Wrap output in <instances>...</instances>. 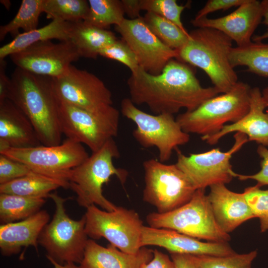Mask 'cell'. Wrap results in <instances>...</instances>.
I'll use <instances>...</instances> for the list:
<instances>
[{
  "label": "cell",
  "mask_w": 268,
  "mask_h": 268,
  "mask_svg": "<svg viewBox=\"0 0 268 268\" xmlns=\"http://www.w3.org/2000/svg\"><path fill=\"white\" fill-rule=\"evenodd\" d=\"M262 94L263 96V99L264 100V102L267 106V107H268V86L266 87L262 91Z\"/></svg>",
  "instance_id": "46"
},
{
  "label": "cell",
  "mask_w": 268,
  "mask_h": 268,
  "mask_svg": "<svg viewBox=\"0 0 268 268\" xmlns=\"http://www.w3.org/2000/svg\"><path fill=\"white\" fill-rule=\"evenodd\" d=\"M234 137L233 146L225 152L217 148L186 156L178 148L176 149L177 158L175 164L196 190H205L218 184H228L237 177V173L232 170L230 159L249 141L246 135L239 132L236 133Z\"/></svg>",
  "instance_id": "13"
},
{
  "label": "cell",
  "mask_w": 268,
  "mask_h": 268,
  "mask_svg": "<svg viewBox=\"0 0 268 268\" xmlns=\"http://www.w3.org/2000/svg\"><path fill=\"white\" fill-rule=\"evenodd\" d=\"M0 154L25 164L36 173L68 183L70 171L89 156L82 144L68 138L59 145L8 148Z\"/></svg>",
  "instance_id": "11"
},
{
  "label": "cell",
  "mask_w": 268,
  "mask_h": 268,
  "mask_svg": "<svg viewBox=\"0 0 268 268\" xmlns=\"http://www.w3.org/2000/svg\"><path fill=\"white\" fill-rule=\"evenodd\" d=\"M153 250L142 247L136 254L123 252L109 244L104 247L88 239L80 268H140L153 258Z\"/></svg>",
  "instance_id": "23"
},
{
  "label": "cell",
  "mask_w": 268,
  "mask_h": 268,
  "mask_svg": "<svg viewBox=\"0 0 268 268\" xmlns=\"http://www.w3.org/2000/svg\"><path fill=\"white\" fill-rule=\"evenodd\" d=\"M266 108L260 88H252L248 113L238 121L225 125L219 132L201 138L208 144L213 145L225 135L233 132H239L246 135L249 141H255L259 145L268 146V107L265 112Z\"/></svg>",
  "instance_id": "19"
},
{
  "label": "cell",
  "mask_w": 268,
  "mask_h": 268,
  "mask_svg": "<svg viewBox=\"0 0 268 268\" xmlns=\"http://www.w3.org/2000/svg\"><path fill=\"white\" fill-rule=\"evenodd\" d=\"M6 62L0 60V102L8 98L11 84L10 78L6 73Z\"/></svg>",
  "instance_id": "41"
},
{
  "label": "cell",
  "mask_w": 268,
  "mask_h": 268,
  "mask_svg": "<svg viewBox=\"0 0 268 268\" xmlns=\"http://www.w3.org/2000/svg\"><path fill=\"white\" fill-rule=\"evenodd\" d=\"M143 20L149 29L166 46L179 50L187 43L189 33L155 13L146 12Z\"/></svg>",
  "instance_id": "31"
},
{
  "label": "cell",
  "mask_w": 268,
  "mask_h": 268,
  "mask_svg": "<svg viewBox=\"0 0 268 268\" xmlns=\"http://www.w3.org/2000/svg\"><path fill=\"white\" fill-rule=\"evenodd\" d=\"M246 0H209L196 14L194 19L206 17L210 13L219 10H226L233 6H239Z\"/></svg>",
  "instance_id": "39"
},
{
  "label": "cell",
  "mask_w": 268,
  "mask_h": 268,
  "mask_svg": "<svg viewBox=\"0 0 268 268\" xmlns=\"http://www.w3.org/2000/svg\"><path fill=\"white\" fill-rule=\"evenodd\" d=\"M225 185L218 184L210 186L207 198L216 222L223 231L229 233L256 217L244 193L232 192Z\"/></svg>",
  "instance_id": "20"
},
{
  "label": "cell",
  "mask_w": 268,
  "mask_h": 268,
  "mask_svg": "<svg viewBox=\"0 0 268 268\" xmlns=\"http://www.w3.org/2000/svg\"><path fill=\"white\" fill-rule=\"evenodd\" d=\"M121 2L124 13L130 17V19L141 17L139 15L141 10V0H122Z\"/></svg>",
  "instance_id": "42"
},
{
  "label": "cell",
  "mask_w": 268,
  "mask_h": 268,
  "mask_svg": "<svg viewBox=\"0 0 268 268\" xmlns=\"http://www.w3.org/2000/svg\"><path fill=\"white\" fill-rule=\"evenodd\" d=\"M121 109L122 115L136 125L133 132L134 139L144 148L156 147L162 162L169 160L174 149L190 140V134L183 131L173 115L147 113L137 108L130 98L122 100Z\"/></svg>",
  "instance_id": "8"
},
{
  "label": "cell",
  "mask_w": 268,
  "mask_h": 268,
  "mask_svg": "<svg viewBox=\"0 0 268 268\" xmlns=\"http://www.w3.org/2000/svg\"><path fill=\"white\" fill-rule=\"evenodd\" d=\"M115 28L134 53L139 67L151 74H160L171 60L178 58V51L164 44L147 27L142 17L125 18Z\"/></svg>",
  "instance_id": "15"
},
{
  "label": "cell",
  "mask_w": 268,
  "mask_h": 268,
  "mask_svg": "<svg viewBox=\"0 0 268 268\" xmlns=\"http://www.w3.org/2000/svg\"><path fill=\"white\" fill-rule=\"evenodd\" d=\"M143 200L154 206L158 213H166L184 205L196 190L176 164H166L151 158L143 162Z\"/></svg>",
  "instance_id": "9"
},
{
  "label": "cell",
  "mask_w": 268,
  "mask_h": 268,
  "mask_svg": "<svg viewBox=\"0 0 268 268\" xmlns=\"http://www.w3.org/2000/svg\"><path fill=\"white\" fill-rule=\"evenodd\" d=\"M10 79L7 99L30 120L41 144H61L63 134L59 123V101L53 78L16 67Z\"/></svg>",
  "instance_id": "2"
},
{
  "label": "cell",
  "mask_w": 268,
  "mask_h": 268,
  "mask_svg": "<svg viewBox=\"0 0 268 268\" xmlns=\"http://www.w3.org/2000/svg\"><path fill=\"white\" fill-rule=\"evenodd\" d=\"M141 10L155 13L187 31L182 20V12L190 4L179 5L176 0H141Z\"/></svg>",
  "instance_id": "34"
},
{
  "label": "cell",
  "mask_w": 268,
  "mask_h": 268,
  "mask_svg": "<svg viewBox=\"0 0 268 268\" xmlns=\"http://www.w3.org/2000/svg\"><path fill=\"white\" fill-rule=\"evenodd\" d=\"M55 202L56 211L53 219L41 232L38 243L47 252V258L64 265L68 263L79 264L83 260L88 241L85 231L84 215L75 220L67 214L63 198L56 193L49 196Z\"/></svg>",
  "instance_id": "7"
},
{
  "label": "cell",
  "mask_w": 268,
  "mask_h": 268,
  "mask_svg": "<svg viewBox=\"0 0 268 268\" xmlns=\"http://www.w3.org/2000/svg\"><path fill=\"white\" fill-rule=\"evenodd\" d=\"M252 88L238 81L228 92L207 99L196 109L179 114L176 120L183 131L201 137L219 132L228 122L235 123L249 112Z\"/></svg>",
  "instance_id": "5"
},
{
  "label": "cell",
  "mask_w": 268,
  "mask_h": 268,
  "mask_svg": "<svg viewBox=\"0 0 268 268\" xmlns=\"http://www.w3.org/2000/svg\"><path fill=\"white\" fill-rule=\"evenodd\" d=\"M264 12L262 23L266 25L268 29L262 35H255L253 37L254 42H262L264 40L268 39V0H264Z\"/></svg>",
  "instance_id": "44"
},
{
  "label": "cell",
  "mask_w": 268,
  "mask_h": 268,
  "mask_svg": "<svg viewBox=\"0 0 268 268\" xmlns=\"http://www.w3.org/2000/svg\"><path fill=\"white\" fill-rule=\"evenodd\" d=\"M48 259L53 265L54 268H80L79 266H78L73 263H68L62 265L51 259L48 258Z\"/></svg>",
  "instance_id": "45"
},
{
  "label": "cell",
  "mask_w": 268,
  "mask_h": 268,
  "mask_svg": "<svg viewBox=\"0 0 268 268\" xmlns=\"http://www.w3.org/2000/svg\"><path fill=\"white\" fill-rule=\"evenodd\" d=\"M32 123L9 99L0 102V151L40 145Z\"/></svg>",
  "instance_id": "21"
},
{
  "label": "cell",
  "mask_w": 268,
  "mask_h": 268,
  "mask_svg": "<svg viewBox=\"0 0 268 268\" xmlns=\"http://www.w3.org/2000/svg\"><path fill=\"white\" fill-rule=\"evenodd\" d=\"M118 40L113 32L80 21L71 22L69 41L80 57L96 59L100 52Z\"/></svg>",
  "instance_id": "24"
},
{
  "label": "cell",
  "mask_w": 268,
  "mask_h": 268,
  "mask_svg": "<svg viewBox=\"0 0 268 268\" xmlns=\"http://www.w3.org/2000/svg\"><path fill=\"white\" fill-rule=\"evenodd\" d=\"M85 231L94 239L104 238L120 251L131 254L142 248L143 222L133 209L118 206L113 211L101 210L96 205L86 208Z\"/></svg>",
  "instance_id": "10"
},
{
  "label": "cell",
  "mask_w": 268,
  "mask_h": 268,
  "mask_svg": "<svg viewBox=\"0 0 268 268\" xmlns=\"http://www.w3.org/2000/svg\"><path fill=\"white\" fill-rule=\"evenodd\" d=\"M258 255L257 250L248 253L227 256L191 255L197 268H251L252 264Z\"/></svg>",
  "instance_id": "33"
},
{
  "label": "cell",
  "mask_w": 268,
  "mask_h": 268,
  "mask_svg": "<svg viewBox=\"0 0 268 268\" xmlns=\"http://www.w3.org/2000/svg\"><path fill=\"white\" fill-rule=\"evenodd\" d=\"M140 268H175V266L168 255L155 249L151 260L142 265Z\"/></svg>",
  "instance_id": "40"
},
{
  "label": "cell",
  "mask_w": 268,
  "mask_h": 268,
  "mask_svg": "<svg viewBox=\"0 0 268 268\" xmlns=\"http://www.w3.org/2000/svg\"><path fill=\"white\" fill-rule=\"evenodd\" d=\"M89 10L86 23L107 29L112 25H119L125 18L121 0H89Z\"/></svg>",
  "instance_id": "30"
},
{
  "label": "cell",
  "mask_w": 268,
  "mask_h": 268,
  "mask_svg": "<svg viewBox=\"0 0 268 268\" xmlns=\"http://www.w3.org/2000/svg\"><path fill=\"white\" fill-rule=\"evenodd\" d=\"M9 57L17 67L52 78L63 74L80 58L69 40L58 43L51 40L40 41Z\"/></svg>",
  "instance_id": "16"
},
{
  "label": "cell",
  "mask_w": 268,
  "mask_h": 268,
  "mask_svg": "<svg viewBox=\"0 0 268 268\" xmlns=\"http://www.w3.org/2000/svg\"><path fill=\"white\" fill-rule=\"evenodd\" d=\"M43 0H23L14 17L5 25L0 27V40H3L8 34L14 37L20 34L22 29L24 32L37 28L39 18L43 12Z\"/></svg>",
  "instance_id": "29"
},
{
  "label": "cell",
  "mask_w": 268,
  "mask_h": 268,
  "mask_svg": "<svg viewBox=\"0 0 268 268\" xmlns=\"http://www.w3.org/2000/svg\"><path fill=\"white\" fill-rule=\"evenodd\" d=\"M243 193L254 215L260 219L261 232L268 231V190H261L255 185L246 188Z\"/></svg>",
  "instance_id": "35"
},
{
  "label": "cell",
  "mask_w": 268,
  "mask_h": 268,
  "mask_svg": "<svg viewBox=\"0 0 268 268\" xmlns=\"http://www.w3.org/2000/svg\"><path fill=\"white\" fill-rule=\"evenodd\" d=\"M71 24V22L56 19L41 28L19 34L12 41L0 47V60L40 41L52 39L60 41L69 40Z\"/></svg>",
  "instance_id": "25"
},
{
  "label": "cell",
  "mask_w": 268,
  "mask_h": 268,
  "mask_svg": "<svg viewBox=\"0 0 268 268\" xmlns=\"http://www.w3.org/2000/svg\"><path fill=\"white\" fill-rule=\"evenodd\" d=\"M45 199L0 194V221L2 224L24 219L40 210Z\"/></svg>",
  "instance_id": "28"
},
{
  "label": "cell",
  "mask_w": 268,
  "mask_h": 268,
  "mask_svg": "<svg viewBox=\"0 0 268 268\" xmlns=\"http://www.w3.org/2000/svg\"><path fill=\"white\" fill-rule=\"evenodd\" d=\"M69 188L67 182L34 173L0 185V194L47 198L58 188Z\"/></svg>",
  "instance_id": "26"
},
{
  "label": "cell",
  "mask_w": 268,
  "mask_h": 268,
  "mask_svg": "<svg viewBox=\"0 0 268 268\" xmlns=\"http://www.w3.org/2000/svg\"><path fill=\"white\" fill-rule=\"evenodd\" d=\"M156 246L170 254L224 256L236 252L227 243L203 242L176 231L143 226L141 246Z\"/></svg>",
  "instance_id": "18"
},
{
  "label": "cell",
  "mask_w": 268,
  "mask_h": 268,
  "mask_svg": "<svg viewBox=\"0 0 268 268\" xmlns=\"http://www.w3.org/2000/svg\"><path fill=\"white\" fill-rule=\"evenodd\" d=\"M146 220L151 227L174 230L199 240L216 243L230 240L216 222L204 189L196 190L188 202L175 209L149 213Z\"/></svg>",
  "instance_id": "6"
},
{
  "label": "cell",
  "mask_w": 268,
  "mask_h": 268,
  "mask_svg": "<svg viewBox=\"0 0 268 268\" xmlns=\"http://www.w3.org/2000/svg\"><path fill=\"white\" fill-rule=\"evenodd\" d=\"M263 0H246L238 8L224 16L209 18L207 16L193 19L191 24L197 28H209L222 32L237 44L245 46L252 42V37L262 23Z\"/></svg>",
  "instance_id": "17"
},
{
  "label": "cell",
  "mask_w": 268,
  "mask_h": 268,
  "mask_svg": "<svg viewBox=\"0 0 268 268\" xmlns=\"http://www.w3.org/2000/svg\"><path fill=\"white\" fill-rule=\"evenodd\" d=\"M59 115L62 134L86 145L92 152L99 150L118 133L120 112L116 108L107 113L95 114L59 101Z\"/></svg>",
  "instance_id": "12"
},
{
  "label": "cell",
  "mask_w": 268,
  "mask_h": 268,
  "mask_svg": "<svg viewBox=\"0 0 268 268\" xmlns=\"http://www.w3.org/2000/svg\"><path fill=\"white\" fill-rule=\"evenodd\" d=\"M232 47V40L219 30L197 28L178 51V60L203 70L219 92L225 93L238 82L229 61Z\"/></svg>",
  "instance_id": "3"
},
{
  "label": "cell",
  "mask_w": 268,
  "mask_h": 268,
  "mask_svg": "<svg viewBox=\"0 0 268 268\" xmlns=\"http://www.w3.org/2000/svg\"><path fill=\"white\" fill-rule=\"evenodd\" d=\"M127 85L133 103L146 105L156 115H174L182 108L191 111L220 93L214 86L202 87L190 65L177 59L157 75L139 67L131 73Z\"/></svg>",
  "instance_id": "1"
},
{
  "label": "cell",
  "mask_w": 268,
  "mask_h": 268,
  "mask_svg": "<svg viewBox=\"0 0 268 268\" xmlns=\"http://www.w3.org/2000/svg\"><path fill=\"white\" fill-rule=\"evenodd\" d=\"M59 101L95 113L113 111L112 93L97 76L71 65L62 75L53 78Z\"/></svg>",
  "instance_id": "14"
},
{
  "label": "cell",
  "mask_w": 268,
  "mask_h": 268,
  "mask_svg": "<svg viewBox=\"0 0 268 268\" xmlns=\"http://www.w3.org/2000/svg\"><path fill=\"white\" fill-rule=\"evenodd\" d=\"M257 153L262 158L261 169L258 173L253 175H237V177L241 181L252 179L257 181L256 185L259 188L268 185V149L265 146L259 145L257 150Z\"/></svg>",
  "instance_id": "38"
},
{
  "label": "cell",
  "mask_w": 268,
  "mask_h": 268,
  "mask_svg": "<svg viewBox=\"0 0 268 268\" xmlns=\"http://www.w3.org/2000/svg\"><path fill=\"white\" fill-rule=\"evenodd\" d=\"M229 58L233 68L246 66L248 71L268 77V44L252 41L245 46L232 47Z\"/></svg>",
  "instance_id": "27"
},
{
  "label": "cell",
  "mask_w": 268,
  "mask_h": 268,
  "mask_svg": "<svg viewBox=\"0 0 268 268\" xmlns=\"http://www.w3.org/2000/svg\"><path fill=\"white\" fill-rule=\"evenodd\" d=\"M49 219L48 213L42 210L21 221L1 225L0 248L2 255L16 254L21 248L29 246L37 251L39 237Z\"/></svg>",
  "instance_id": "22"
},
{
  "label": "cell",
  "mask_w": 268,
  "mask_h": 268,
  "mask_svg": "<svg viewBox=\"0 0 268 268\" xmlns=\"http://www.w3.org/2000/svg\"><path fill=\"white\" fill-rule=\"evenodd\" d=\"M42 10L48 18L75 22L86 18L89 4L85 0H43Z\"/></svg>",
  "instance_id": "32"
},
{
  "label": "cell",
  "mask_w": 268,
  "mask_h": 268,
  "mask_svg": "<svg viewBox=\"0 0 268 268\" xmlns=\"http://www.w3.org/2000/svg\"><path fill=\"white\" fill-rule=\"evenodd\" d=\"M99 56L117 61L127 66L134 72L139 67L137 58L130 47L123 40H117L102 49Z\"/></svg>",
  "instance_id": "36"
},
{
  "label": "cell",
  "mask_w": 268,
  "mask_h": 268,
  "mask_svg": "<svg viewBox=\"0 0 268 268\" xmlns=\"http://www.w3.org/2000/svg\"><path fill=\"white\" fill-rule=\"evenodd\" d=\"M34 173L25 164L0 154V185Z\"/></svg>",
  "instance_id": "37"
},
{
  "label": "cell",
  "mask_w": 268,
  "mask_h": 268,
  "mask_svg": "<svg viewBox=\"0 0 268 268\" xmlns=\"http://www.w3.org/2000/svg\"><path fill=\"white\" fill-rule=\"evenodd\" d=\"M119 156L118 146L114 138H111L70 171L68 178L69 188L76 194V201L80 206L86 208L98 205L108 211L117 208L118 206L104 196L102 187L112 176H116L122 185L126 183L128 172L116 167L113 162L114 158Z\"/></svg>",
  "instance_id": "4"
},
{
  "label": "cell",
  "mask_w": 268,
  "mask_h": 268,
  "mask_svg": "<svg viewBox=\"0 0 268 268\" xmlns=\"http://www.w3.org/2000/svg\"><path fill=\"white\" fill-rule=\"evenodd\" d=\"M170 256L175 268H197L190 255L172 253Z\"/></svg>",
  "instance_id": "43"
}]
</instances>
